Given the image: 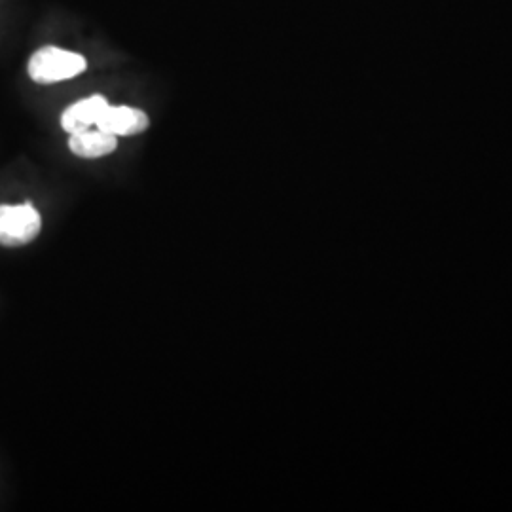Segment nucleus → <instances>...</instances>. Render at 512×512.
I'll return each mask as SVG.
<instances>
[{
    "label": "nucleus",
    "instance_id": "obj_1",
    "mask_svg": "<svg viewBox=\"0 0 512 512\" xmlns=\"http://www.w3.org/2000/svg\"><path fill=\"white\" fill-rule=\"evenodd\" d=\"M88 69L84 55L57 46H44L31 55L27 71L37 84H57L76 78Z\"/></svg>",
    "mask_w": 512,
    "mask_h": 512
},
{
    "label": "nucleus",
    "instance_id": "obj_2",
    "mask_svg": "<svg viewBox=\"0 0 512 512\" xmlns=\"http://www.w3.org/2000/svg\"><path fill=\"white\" fill-rule=\"evenodd\" d=\"M42 220L31 203L0 205V245L21 247L37 239Z\"/></svg>",
    "mask_w": 512,
    "mask_h": 512
},
{
    "label": "nucleus",
    "instance_id": "obj_3",
    "mask_svg": "<svg viewBox=\"0 0 512 512\" xmlns=\"http://www.w3.org/2000/svg\"><path fill=\"white\" fill-rule=\"evenodd\" d=\"M150 126V118L147 112L135 107H107L103 112L101 120L97 122V128L107 131L110 135H139L143 131H147Z\"/></svg>",
    "mask_w": 512,
    "mask_h": 512
},
{
    "label": "nucleus",
    "instance_id": "obj_4",
    "mask_svg": "<svg viewBox=\"0 0 512 512\" xmlns=\"http://www.w3.org/2000/svg\"><path fill=\"white\" fill-rule=\"evenodd\" d=\"M107 107H109V101L103 95H92V97L80 99L63 110L61 128L65 129L69 135L84 129H92V126H97Z\"/></svg>",
    "mask_w": 512,
    "mask_h": 512
},
{
    "label": "nucleus",
    "instance_id": "obj_5",
    "mask_svg": "<svg viewBox=\"0 0 512 512\" xmlns=\"http://www.w3.org/2000/svg\"><path fill=\"white\" fill-rule=\"evenodd\" d=\"M69 148L78 158L95 160V158L112 154L118 148V141H116V135H110L103 129H84L71 135Z\"/></svg>",
    "mask_w": 512,
    "mask_h": 512
}]
</instances>
